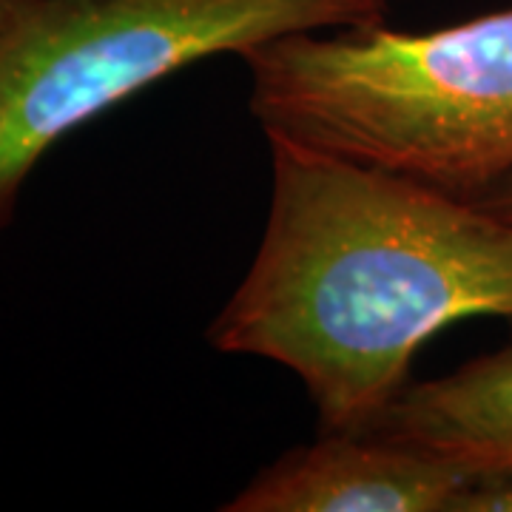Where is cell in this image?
I'll return each instance as SVG.
<instances>
[{
	"label": "cell",
	"instance_id": "1",
	"mask_svg": "<svg viewBox=\"0 0 512 512\" xmlns=\"http://www.w3.org/2000/svg\"><path fill=\"white\" fill-rule=\"evenodd\" d=\"M265 140L262 239L208 345L288 367L319 430L365 433L441 330L512 319V220L399 171Z\"/></svg>",
	"mask_w": 512,
	"mask_h": 512
},
{
	"label": "cell",
	"instance_id": "2",
	"mask_svg": "<svg viewBox=\"0 0 512 512\" xmlns=\"http://www.w3.org/2000/svg\"><path fill=\"white\" fill-rule=\"evenodd\" d=\"M237 57L265 137L461 197L512 177V6L430 32H302Z\"/></svg>",
	"mask_w": 512,
	"mask_h": 512
},
{
	"label": "cell",
	"instance_id": "3",
	"mask_svg": "<svg viewBox=\"0 0 512 512\" xmlns=\"http://www.w3.org/2000/svg\"><path fill=\"white\" fill-rule=\"evenodd\" d=\"M402 0H35L0 37V234L40 160L171 74L276 37L387 20Z\"/></svg>",
	"mask_w": 512,
	"mask_h": 512
},
{
	"label": "cell",
	"instance_id": "4",
	"mask_svg": "<svg viewBox=\"0 0 512 512\" xmlns=\"http://www.w3.org/2000/svg\"><path fill=\"white\" fill-rule=\"evenodd\" d=\"M464 470L379 433L319 430L265 464L228 512H453Z\"/></svg>",
	"mask_w": 512,
	"mask_h": 512
},
{
	"label": "cell",
	"instance_id": "5",
	"mask_svg": "<svg viewBox=\"0 0 512 512\" xmlns=\"http://www.w3.org/2000/svg\"><path fill=\"white\" fill-rule=\"evenodd\" d=\"M370 433L467 476L512 473V339L439 379L410 382Z\"/></svg>",
	"mask_w": 512,
	"mask_h": 512
},
{
	"label": "cell",
	"instance_id": "6",
	"mask_svg": "<svg viewBox=\"0 0 512 512\" xmlns=\"http://www.w3.org/2000/svg\"><path fill=\"white\" fill-rule=\"evenodd\" d=\"M453 512H512V473L473 476Z\"/></svg>",
	"mask_w": 512,
	"mask_h": 512
},
{
	"label": "cell",
	"instance_id": "7",
	"mask_svg": "<svg viewBox=\"0 0 512 512\" xmlns=\"http://www.w3.org/2000/svg\"><path fill=\"white\" fill-rule=\"evenodd\" d=\"M467 200H476L487 211H493L504 220H512V177L504 180V183L493 185V188H487V191H481L476 197H467Z\"/></svg>",
	"mask_w": 512,
	"mask_h": 512
},
{
	"label": "cell",
	"instance_id": "8",
	"mask_svg": "<svg viewBox=\"0 0 512 512\" xmlns=\"http://www.w3.org/2000/svg\"><path fill=\"white\" fill-rule=\"evenodd\" d=\"M32 3H35V0H0V37L15 26V20H18Z\"/></svg>",
	"mask_w": 512,
	"mask_h": 512
}]
</instances>
